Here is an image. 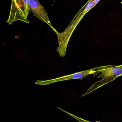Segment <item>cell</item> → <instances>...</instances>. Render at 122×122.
Returning <instances> with one entry per match:
<instances>
[{
	"instance_id": "cell-1",
	"label": "cell",
	"mask_w": 122,
	"mask_h": 122,
	"mask_svg": "<svg viewBox=\"0 0 122 122\" xmlns=\"http://www.w3.org/2000/svg\"><path fill=\"white\" fill-rule=\"evenodd\" d=\"M95 7L94 0H90L85 9L83 10V8H82L77 13L68 27L63 32L59 33L57 32L56 33L58 38L59 43L57 51L59 53L60 57H64L65 56L67 47L70 38L79 22L89 10Z\"/></svg>"
},
{
	"instance_id": "cell-2",
	"label": "cell",
	"mask_w": 122,
	"mask_h": 122,
	"mask_svg": "<svg viewBox=\"0 0 122 122\" xmlns=\"http://www.w3.org/2000/svg\"><path fill=\"white\" fill-rule=\"evenodd\" d=\"M96 71L94 73L95 76L98 73L101 72L97 78H102L101 80L96 82L82 96L88 95L91 92L99 88L100 87L112 81L116 78L122 75V65L119 66H108L99 67L95 68Z\"/></svg>"
},
{
	"instance_id": "cell-3",
	"label": "cell",
	"mask_w": 122,
	"mask_h": 122,
	"mask_svg": "<svg viewBox=\"0 0 122 122\" xmlns=\"http://www.w3.org/2000/svg\"><path fill=\"white\" fill-rule=\"evenodd\" d=\"M18 20L30 23L25 16L23 0H12L10 15L6 22L10 25Z\"/></svg>"
},
{
	"instance_id": "cell-4",
	"label": "cell",
	"mask_w": 122,
	"mask_h": 122,
	"mask_svg": "<svg viewBox=\"0 0 122 122\" xmlns=\"http://www.w3.org/2000/svg\"><path fill=\"white\" fill-rule=\"evenodd\" d=\"M96 71L95 68L81 72H78L71 75L65 76L62 77L57 78L55 79H51L48 80H38L36 82L35 84L39 85H49L51 83L57 82L59 81L68 80H73V79H80L82 80L86 77L88 75L94 74Z\"/></svg>"
},
{
	"instance_id": "cell-5",
	"label": "cell",
	"mask_w": 122,
	"mask_h": 122,
	"mask_svg": "<svg viewBox=\"0 0 122 122\" xmlns=\"http://www.w3.org/2000/svg\"><path fill=\"white\" fill-rule=\"evenodd\" d=\"M30 10L33 13V15L43 22L46 23L56 33L57 31L52 27L46 10L38 0H30Z\"/></svg>"
},
{
	"instance_id": "cell-6",
	"label": "cell",
	"mask_w": 122,
	"mask_h": 122,
	"mask_svg": "<svg viewBox=\"0 0 122 122\" xmlns=\"http://www.w3.org/2000/svg\"><path fill=\"white\" fill-rule=\"evenodd\" d=\"M100 0H94V4H95V6L96 5H97V3L100 1Z\"/></svg>"
},
{
	"instance_id": "cell-7",
	"label": "cell",
	"mask_w": 122,
	"mask_h": 122,
	"mask_svg": "<svg viewBox=\"0 0 122 122\" xmlns=\"http://www.w3.org/2000/svg\"><path fill=\"white\" fill-rule=\"evenodd\" d=\"M121 4H122V2H121Z\"/></svg>"
}]
</instances>
